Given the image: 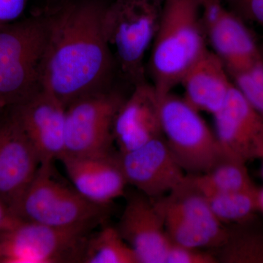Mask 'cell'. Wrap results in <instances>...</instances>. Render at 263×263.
Segmentation results:
<instances>
[{
    "label": "cell",
    "mask_w": 263,
    "mask_h": 263,
    "mask_svg": "<svg viewBox=\"0 0 263 263\" xmlns=\"http://www.w3.org/2000/svg\"><path fill=\"white\" fill-rule=\"evenodd\" d=\"M209 49L226 66L230 75L243 70L262 53L245 19L223 0H200Z\"/></svg>",
    "instance_id": "10"
},
{
    "label": "cell",
    "mask_w": 263,
    "mask_h": 263,
    "mask_svg": "<svg viewBox=\"0 0 263 263\" xmlns=\"http://www.w3.org/2000/svg\"><path fill=\"white\" fill-rule=\"evenodd\" d=\"M45 27L39 11L0 29V110L43 89Z\"/></svg>",
    "instance_id": "3"
},
{
    "label": "cell",
    "mask_w": 263,
    "mask_h": 263,
    "mask_svg": "<svg viewBox=\"0 0 263 263\" xmlns=\"http://www.w3.org/2000/svg\"><path fill=\"white\" fill-rule=\"evenodd\" d=\"M81 262L138 263L136 254L116 227L105 226L90 234Z\"/></svg>",
    "instance_id": "21"
},
{
    "label": "cell",
    "mask_w": 263,
    "mask_h": 263,
    "mask_svg": "<svg viewBox=\"0 0 263 263\" xmlns=\"http://www.w3.org/2000/svg\"><path fill=\"white\" fill-rule=\"evenodd\" d=\"M9 108L35 148L41 164L53 163L65 155L67 108L51 91L43 88Z\"/></svg>",
    "instance_id": "13"
},
{
    "label": "cell",
    "mask_w": 263,
    "mask_h": 263,
    "mask_svg": "<svg viewBox=\"0 0 263 263\" xmlns=\"http://www.w3.org/2000/svg\"><path fill=\"white\" fill-rule=\"evenodd\" d=\"M152 200L172 243L196 249H218L226 239L228 228L214 215L206 197L194 186L187 174L171 193Z\"/></svg>",
    "instance_id": "7"
},
{
    "label": "cell",
    "mask_w": 263,
    "mask_h": 263,
    "mask_svg": "<svg viewBox=\"0 0 263 263\" xmlns=\"http://www.w3.org/2000/svg\"><path fill=\"white\" fill-rule=\"evenodd\" d=\"M124 99L112 86L70 104L66 108L64 155H94L113 150L114 121Z\"/></svg>",
    "instance_id": "9"
},
{
    "label": "cell",
    "mask_w": 263,
    "mask_h": 263,
    "mask_svg": "<svg viewBox=\"0 0 263 263\" xmlns=\"http://www.w3.org/2000/svg\"><path fill=\"white\" fill-rule=\"evenodd\" d=\"M116 228L138 263H165L171 241L152 198L140 192L131 195Z\"/></svg>",
    "instance_id": "15"
},
{
    "label": "cell",
    "mask_w": 263,
    "mask_h": 263,
    "mask_svg": "<svg viewBox=\"0 0 263 263\" xmlns=\"http://www.w3.org/2000/svg\"><path fill=\"white\" fill-rule=\"evenodd\" d=\"M230 76L237 89L263 119V57Z\"/></svg>",
    "instance_id": "23"
},
{
    "label": "cell",
    "mask_w": 263,
    "mask_h": 263,
    "mask_svg": "<svg viewBox=\"0 0 263 263\" xmlns=\"http://www.w3.org/2000/svg\"><path fill=\"white\" fill-rule=\"evenodd\" d=\"M216 138L226 158L247 164L263 155V119L235 86L214 114Z\"/></svg>",
    "instance_id": "12"
},
{
    "label": "cell",
    "mask_w": 263,
    "mask_h": 263,
    "mask_svg": "<svg viewBox=\"0 0 263 263\" xmlns=\"http://www.w3.org/2000/svg\"><path fill=\"white\" fill-rule=\"evenodd\" d=\"M160 93L149 83L133 86L118 110L114 124V143L119 152L136 149L162 136Z\"/></svg>",
    "instance_id": "17"
},
{
    "label": "cell",
    "mask_w": 263,
    "mask_h": 263,
    "mask_svg": "<svg viewBox=\"0 0 263 263\" xmlns=\"http://www.w3.org/2000/svg\"><path fill=\"white\" fill-rule=\"evenodd\" d=\"M56 1V0H46V3H51V2Z\"/></svg>",
    "instance_id": "29"
},
{
    "label": "cell",
    "mask_w": 263,
    "mask_h": 263,
    "mask_svg": "<svg viewBox=\"0 0 263 263\" xmlns=\"http://www.w3.org/2000/svg\"><path fill=\"white\" fill-rule=\"evenodd\" d=\"M187 176L202 193L241 191L256 186L249 176L247 164L228 158L223 159L205 174Z\"/></svg>",
    "instance_id": "20"
},
{
    "label": "cell",
    "mask_w": 263,
    "mask_h": 263,
    "mask_svg": "<svg viewBox=\"0 0 263 263\" xmlns=\"http://www.w3.org/2000/svg\"><path fill=\"white\" fill-rule=\"evenodd\" d=\"M92 230L62 229L22 221L0 235V263L81 262Z\"/></svg>",
    "instance_id": "8"
},
{
    "label": "cell",
    "mask_w": 263,
    "mask_h": 263,
    "mask_svg": "<svg viewBox=\"0 0 263 263\" xmlns=\"http://www.w3.org/2000/svg\"><path fill=\"white\" fill-rule=\"evenodd\" d=\"M106 207L62 183L53 174V163H46L41 164L11 211L22 221L69 229L95 228L104 219Z\"/></svg>",
    "instance_id": "5"
},
{
    "label": "cell",
    "mask_w": 263,
    "mask_h": 263,
    "mask_svg": "<svg viewBox=\"0 0 263 263\" xmlns=\"http://www.w3.org/2000/svg\"><path fill=\"white\" fill-rule=\"evenodd\" d=\"M179 85L188 103L212 116L224 105L234 86L226 66L210 49L186 72Z\"/></svg>",
    "instance_id": "18"
},
{
    "label": "cell",
    "mask_w": 263,
    "mask_h": 263,
    "mask_svg": "<svg viewBox=\"0 0 263 263\" xmlns=\"http://www.w3.org/2000/svg\"><path fill=\"white\" fill-rule=\"evenodd\" d=\"M162 136L186 174H202L226 158L200 112L172 92L160 94Z\"/></svg>",
    "instance_id": "6"
},
{
    "label": "cell",
    "mask_w": 263,
    "mask_h": 263,
    "mask_svg": "<svg viewBox=\"0 0 263 263\" xmlns=\"http://www.w3.org/2000/svg\"><path fill=\"white\" fill-rule=\"evenodd\" d=\"M216 256L201 249L176 245L171 242L165 263H217Z\"/></svg>",
    "instance_id": "24"
},
{
    "label": "cell",
    "mask_w": 263,
    "mask_h": 263,
    "mask_svg": "<svg viewBox=\"0 0 263 263\" xmlns=\"http://www.w3.org/2000/svg\"><path fill=\"white\" fill-rule=\"evenodd\" d=\"M260 160H262V176H263V155H262V157H261Z\"/></svg>",
    "instance_id": "30"
},
{
    "label": "cell",
    "mask_w": 263,
    "mask_h": 263,
    "mask_svg": "<svg viewBox=\"0 0 263 263\" xmlns=\"http://www.w3.org/2000/svg\"><path fill=\"white\" fill-rule=\"evenodd\" d=\"M107 0H56L38 11L45 27L43 86L67 108L112 87L115 59L103 27Z\"/></svg>",
    "instance_id": "1"
},
{
    "label": "cell",
    "mask_w": 263,
    "mask_h": 263,
    "mask_svg": "<svg viewBox=\"0 0 263 263\" xmlns=\"http://www.w3.org/2000/svg\"><path fill=\"white\" fill-rule=\"evenodd\" d=\"M164 0H113L109 2L103 27L114 48L117 69L133 85L146 82L144 60L160 24Z\"/></svg>",
    "instance_id": "4"
},
{
    "label": "cell",
    "mask_w": 263,
    "mask_h": 263,
    "mask_svg": "<svg viewBox=\"0 0 263 263\" xmlns=\"http://www.w3.org/2000/svg\"><path fill=\"white\" fill-rule=\"evenodd\" d=\"M21 221L11 209L0 200V235L14 228Z\"/></svg>",
    "instance_id": "27"
},
{
    "label": "cell",
    "mask_w": 263,
    "mask_h": 263,
    "mask_svg": "<svg viewBox=\"0 0 263 263\" xmlns=\"http://www.w3.org/2000/svg\"><path fill=\"white\" fill-rule=\"evenodd\" d=\"M29 2V0H0V29L21 19Z\"/></svg>",
    "instance_id": "26"
},
{
    "label": "cell",
    "mask_w": 263,
    "mask_h": 263,
    "mask_svg": "<svg viewBox=\"0 0 263 263\" xmlns=\"http://www.w3.org/2000/svg\"><path fill=\"white\" fill-rule=\"evenodd\" d=\"M2 110H0V113H1Z\"/></svg>",
    "instance_id": "31"
},
{
    "label": "cell",
    "mask_w": 263,
    "mask_h": 263,
    "mask_svg": "<svg viewBox=\"0 0 263 263\" xmlns=\"http://www.w3.org/2000/svg\"><path fill=\"white\" fill-rule=\"evenodd\" d=\"M255 218L227 228L226 239L217 249L218 262L263 263V226Z\"/></svg>",
    "instance_id": "19"
},
{
    "label": "cell",
    "mask_w": 263,
    "mask_h": 263,
    "mask_svg": "<svg viewBox=\"0 0 263 263\" xmlns=\"http://www.w3.org/2000/svg\"><path fill=\"white\" fill-rule=\"evenodd\" d=\"M41 159L10 108L0 113V200L10 209L34 179Z\"/></svg>",
    "instance_id": "11"
},
{
    "label": "cell",
    "mask_w": 263,
    "mask_h": 263,
    "mask_svg": "<svg viewBox=\"0 0 263 263\" xmlns=\"http://www.w3.org/2000/svg\"><path fill=\"white\" fill-rule=\"evenodd\" d=\"M259 188L241 191L202 193L216 217L224 223L237 224L255 217L258 211Z\"/></svg>",
    "instance_id": "22"
},
{
    "label": "cell",
    "mask_w": 263,
    "mask_h": 263,
    "mask_svg": "<svg viewBox=\"0 0 263 263\" xmlns=\"http://www.w3.org/2000/svg\"><path fill=\"white\" fill-rule=\"evenodd\" d=\"M231 9L245 21L263 26V0H223Z\"/></svg>",
    "instance_id": "25"
},
{
    "label": "cell",
    "mask_w": 263,
    "mask_h": 263,
    "mask_svg": "<svg viewBox=\"0 0 263 263\" xmlns=\"http://www.w3.org/2000/svg\"><path fill=\"white\" fill-rule=\"evenodd\" d=\"M257 200H258L259 212H261L263 214V188H259Z\"/></svg>",
    "instance_id": "28"
},
{
    "label": "cell",
    "mask_w": 263,
    "mask_h": 263,
    "mask_svg": "<svg viewBox=\"0 0 263 263\" xmlns=\"http://www.w3.org/2000/svg\"><path fill=\"white\" fill-rule=\"evenodd\" d=\"M73 187L85 198L107 206L123 196L128 184L119 152L88 156L63 155L59 160Z\"/></svg>",
    "instance_id": "16"
},
{
    "label": "cell",
    "mask_w": 263,
    "mask_h": 263,
    "mask_svg": "<svg viewBox=\"0 0 263 263\" xmlns=\"http://www.w3.org/2000/svg\"><path fill=\"white\" fill-rule=\"evenodd\" d=\"M209 49L200 0H164L147 65L152 84L171 92Z\"/></svg>",
    "instance_id": "2"
},
{
    "label": "cell",
    "mask_w": 263,
    "mask_h": 263,
    "mask_svg": "<svg viewBox=\"0 0 263 263\" xmlns=\"http://www.w3.org/2000/svg\"><path fill=\"white\" fill-rule=\"evenodd\" d=\"M119 153L128 184L150 198L167 195L186 177V173L175 160L163 137L136 149Z\"/></svg>",
    "instance_id": "14"
}]
</instances>
